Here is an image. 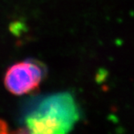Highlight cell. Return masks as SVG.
<instances>
[{
  "label": "cell",
  "mask_w": 134,
  "mask_h": 134,
  "mask_svg": "<svg viewBox=\"0 0 134 134\" xmlns=\"http://www.w3.org/2000/svg\"><path fill=\"white\" fill-rule=\"evenodd\" d=\"M14 134H25V133H24V131H23V129H20V130L17 131L16 132H15Z\"/></svg>",
  "instance_id": "cell-4"
},
{
  "label": "cell",
  "mask_w": 134,
  "mask_h": 134,
  "mask_svg": "<svg viewBox=\"0 0 134 134\" xmlns=\"http://www.w3.org/2000/svg\"><path fill=\"white\" fill-rule=\"evenodd\" d=\"M0 134H9L7 125L2 120H0Z\"/></svg>",
  "instance_id": "cell-3"
},
{
  "label": "cell",
  "mask_w": 134,
  "mask_h": 134,
  "mask_svg": "<svg viewBox=\"0 0 134 134\" xmlns=\"http://www.w3.org/2000/svg\"><path fill=\"white\" fill-rule=\"evenodd\" d=\"M43 77V68L34 60H25L10 66L6 72V88L15 95H23L37 88Z\"/></svg>",
  "instance_id": "cell-2"
},
{
  "label": "cell",
  "mask_w": 134,
  "mask_h": 134,
  "mask_svg": "<svg viewBox=\"0 0 134 134\" xmlns=\"http://www.w3.org/2000/svg\"><path fill=\"white\" fill-rule=\"evenodd\" d=\"M76 119L74 103L68 95L44 100L27 118V134H67Z\"/></svg>",
  "instance_id": "cell-1"
}]
</instances>
